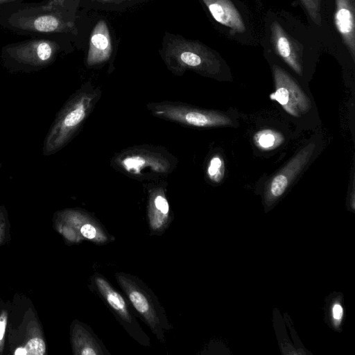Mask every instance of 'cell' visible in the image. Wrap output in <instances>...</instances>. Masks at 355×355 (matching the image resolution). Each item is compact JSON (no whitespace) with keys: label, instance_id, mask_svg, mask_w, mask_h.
<instances>
[{"label":"cell","instance_id":"ac0fdd59","mask_svg":"<svg viewBox=\"0 0 355 355\" xmlns=\"http://www.w3.org/2000/svg\"><path fill=\"white\" fill-rule=\"evenodd\" d=\"M26 354L42 355L45 352L46 346L44 342L40 338H31L24 347Z\"/></svg>","mask_w":355,"mask_h":355},{"label":"cell","instance_id":"d4e9b609","mask_svg":"<svg viewBox=\"0 0 355 355\" xmlns=\"http://www.w3.org/2000/svg\"><path fill=\"white\" fill-rule=\"evenodd\" d=\"M92 1V3H93L94 1H96V0H90Z\"/></svg>","mask_w":355,"mask_h":355},{"label":"cell","instance_id":"7a4b0ae2","mask_svg":"<svg viewBox=\"0 0 355 355\" xmlns=\"http://www.w3.org/2000/svg\"><path fill=\"white\" fill-rule=\"evenodd\" d=\"M102 92L89 82L77 90L59 112L44 140L43 152L51 155L66 146L93 111Z\"/></svg>","mask_w":355,"mask_h":355},{"label":"cell","instance_id":"44dd1931","mask_svg":"<svg viewBox=\"0 0 355 355\" xmlns=\"http://www.w3.org/2000/svg\"><path fill=\"white\" fill-rule=\"evenodd\" d=\"M343 315V309L342 306L336 303L332 307V316L336 324H339Z\"/></svg>","mask_w":355,"mask_h":355},{"label":"cell","instance_id":"cb8c5ba5","mask_svg":"<svg viewBox=\"0 0 355 355\" xmlns=\"http://www.w3.org/2000/svg\"><path fill=\"white\" fill-rule=\"evenodd\" d=\"M15 354L16 355H20V354H22V355H26V349L24 347V348H17L15 352Z\"/></svg>","mask_w":355,"mask_h":355},{"label":"cell","instance_id":"7402d4cb","mask_svg":"<svg viewBox=\"0 0 355 355\" xmlns=\"http://www.w3.org/2000/svg\"><path fill=\"white\" fill-rule=\"evenodd\" d=\"M6 314L3 313L0 316V341L3 340L6 326Z\"/></svg>","mask_w":355,"mask_h":355},{"label":"cell","instance_id":"7c38bea8","mask_svg":"<svg viewBox=\"0 0 355 355\" xmlns=\"http://www.w3.org/2000/svg\"><path fill=\"white\" fill-rule=\"evenodd\" d=\"M202 1L217 22L236 32H244L245 26L241 15L230 0Z\"/></svg>","mask_w":355,"mask_h":355},{"label":"cell","instance_id":"9a60e30c","mask_svg":"<svg viewBox=\"0 0 355 355\" xmlns=\"http://www.w3.org/2000/svg\"><path fill=\"white\" fill-rule=\"evenodd\" d=\"M97 284L101 291H103L109 304L116 310L125 311V304L122 297L113 291L103 279H98Z\"/></svg>","mask_w":355,"mask_h":355},{"label":"cell","instance_id":"d6986e66","mask_svg":"<svg viewBox=\"0 0 355 355\" xmlns=\"http://www.w3.org/2000/svg\"><path fill=\"white\" fill-rule=\"evenodd\" d=\"M129 297L135 308L140 313H144L148 310V304L145 297L137 291H131Z\"/></svg>","mask_w":355,"mask_h":355},{"label":"cell","instance_id":"3957f363","mask_svg":"<svg viewBox=\"0 0 355 355\" xmlns=\"http://www.w3.org/2000/svg\"><path fill=\"white\" fill-rule=\"evenodd\" d=\"M160 54L168 69L176 76H182L188 70L214 78L221 73L219 58L198 41L167 33Z\"/></svg>","mask_w":355,"mask_h":355},{"label":"cell","instance_id":"e0dca14e","mask_svg":"<svg viewBox=\"0 0 355 355\" xmlns=\"http://www.w3.org/2000/svg\"><path fill=\"white\" fill-rule=\"evenodd\" d=\"M301 2L311 19L315 24L320 25L321 22L320 14L321 0H301Z\"/></svg>","mask_w":355,"mask_h":355},{"label":"cell","instance_id":"2e32d148","mask_svg":"<svg viewBox=\"0 0 355 355\" xmlns=\"http://www.w3.org/2000/svg\"><path fill=\"white\" fill-rule=\"evenodd\" d=\"M143 0H96L92 3L98 8L121 9L141 2Z\"/></svg>","mask_w":355,"mask_h":355},{"label":"cell","instance_id":"6da1fadb","mask_svg":"<svg viewBox=\"0 0 355 355\" xmlns=\"http://www.w3.org/2000/svg\"><path fill=\"white\" fill-rule=\"evenodd\" d=\"M79 0L17 2L0 8V26L17 34L68 39L76 35Z\"/></svg>","mask_w":355,"mask_h":355},{"label":"cell","instance_id":"52a82bcc","mask_svg":"<svg viewBox=\"0 0 355 355\" xmlns=\"http://www.w3.org/2000/svg\"><path fill=\"white\" fill-rule=\"evenodd\" d=\"M272 73L275 91L270 98L293 116L300 117L307 113L311 107V101L292 77L277 65L272 67Z\"/></svg>","mask_w":355,"mask_h":355},{"label":"cell","instance_id":"5b68a950","mask_svg":"<svg viewBox=\"0 0 355 355\" xmlns=\"http://www.w3.org/2000/svg\"><path fill=\"white\" fill-rule=\"evenodd\" d=\"M67 40L53 37H32L23 41L6 44L1 57L11 65L40 68L53 62L65 49Z\"/></svg>","mask_w":355,"mask_h":355},{"label":"cell","instance_id":"5bb4252c","mask_svg":"<svg viewBox=\"0 0 355 355\" xmlns=\"http://www.w3.org/2000/svg\"><path fill=\"white\" fill-rule=\"evenodd\" d=\"M225 164L223 158L218 154L213 155L209 160L207 167V175L213 182H220L224 176Z\"/></svg>","mask_w":355,"mask_h":355},{"label":"cell","instance_id":"4fadbf2b","mask_svg":"<svg viewBox=\"0 0 355 355\" xmlns=\"http://www.w3.org/2000/svg\"><path fill=\"white\" fill-rule=\"evenodd\" d=\"M254 139L256 145L263 150L277 148L284 141L283 136L279 132L270 129L259 131Z\"/></svg>","mask_w":355,"mask_h":355},{"label":"cell","instance_id":"8992f818","mask_svg":"<svg viewBox=\"0 0 355 355\" xmlns=\"http://www.w3.org/2000/svg\"><path fill=\"white\" fill-rule=\"evenodd\" d=\"M146 107L154 116L186 126L215 128L233 125L232 119L223 112L199 108L182 102H152Z\"/></svg>","mask_w":355,"mask_h":355},{"label":"cell","instance_id":"603a6c76","mask_svg":"<svg viewBox=\"0 0 355 355\" xmlns=\"http://www.w3.org/2000/svg\"><path fill=\"white\" fill-rule=\"evenodd\" d=\"M25 0H0V8L9 4L24 1Z\"/></svg>","mask_w":355,"mask_h":355},{"label":"cell","instance_id":"30bf717a","mask_svg":"<svg viewBox=\"0 0 355 355\" xmlns=\"http://www.w3.org/2000/svg\"><path fill=\"white\" fill-rule=\"evenodd\" d=\"M335 25L353 59L355 55L354 8L352 0H336Z\"/></svg>","mask_w":355,"mask_h":355},{"label":"cell","instance_id":"ba28073f","mask_svg":"<svg viewBox=\"0 0 355 355\" xmlns=\"http://www.w3.org/2000/svg\"><path fill=\"white\" fill-rule=\"evenodd\" d=\"M316 149L315 141H311L299 149L268 182L266 189L267 197L273 200L282 196L310 162Z\"/></svg>","mask_w":355,"mask_h":355},{"label":"cell","instance_id":"ffe728a7","mask_svg":"<svg viewBox=\"0 0 355 355\" xmlns=\"http://www.w3.org/2000/svg\"><path fill=\"white\" fill-rule=\"evenodd\" d=\"M80 232L83 236L89 239H94L96 234V229L90 224H85L83 225L80 229Z\"/></svg>","mask_w":355,"mask_h":355},{"label":"cell","instance_id":"277c9868","mask_svg":"<svg viewBox=\"0 0 355 355\" xmlns=\"http://www.w3.org/2000/svg\"><path fill=\"white\" fill-rule=\"evenodd\" d=\"M177 164L178 159L166 148L148 144L128 147L111 159L115 170L140 181L167 176Z\"/></svg>","mask_w":355,"mask_h":355},{"label":"cell","instance_id":"8fae6325","mask_svg":"<svg viewBox=\"0 0 355 355\" xmlns=\"http://www.w3.org/2000/svg\"><path fill=\"white\" fill-rule=\"evenodd\" d=\"M272 42L277 54L297 74H302V61L294 42L279 24L271 28Z\"/></svg>","mask_w":355,"mask_h":355},{"label":"cell","instance_id":"9c48e42d","mask_svg":"<svg viewBox=\"0 0 355 355\" xmlns=\"http://www.w3.org/2000/svg\"><path fill=\"white\" fill-rule=\"evenodd\" d=\"M112 44L107 25L105 21H98L92 32L86 58L88 67L102 64L110 58Z\"/></svg>","mask_w":355,"mask_h":355}]
</instances>
